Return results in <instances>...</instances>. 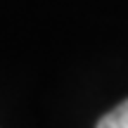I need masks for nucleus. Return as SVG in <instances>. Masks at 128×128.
I'll use <instances>...</instances> for the list:
<instances>
[{
  "label": "nucleus",
  "instance_id": "f257e3e1",
  "mask_svg": "<svg viewBox=\"0 0 128 128\" xmlns=\"http://www.w3.org/2000/svg\"><path fill=\"white\" fill-rule=\"evenodd\" d=\"M97 128H128V100L114 107L112 112H107L97 121Z\"/></svg>",
  "mask_w": 128,
  "mask_h": 128
}]
</instances>
